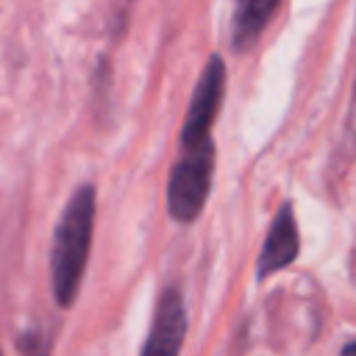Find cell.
<instances>
[{
    "instance_id": "5b68a950",
    "label": "cell",
    "mask_w": 356,
    "mask_h": 356,
    "mask_svg": "<svg viewBox=\"0 0 356 356\" xmlns=\"http://www.w3.org/2000/svg\"><path fill=\"white\" fill-rule=\"evenodd\" d=\"M298 225H295V214H292V206L284 203L270 225V234L264 239V248L259 253V261H256V273L259 278H267L278 270H284L286 264L295 261L298 256Z\"/></svg>"
},
{
    "instance_id": "52a82bcc",
    "label": "cell",
    "mask_w": 356,
    "mask_h": 356,
    "mask_svg": "<svg viewBox=\"0 0 356 356\" xmlns=\"http://www.w3.org/2000/svg\"><path fill=\"white\" fill-rule=\"evenodd\" d=\"M342 350H345V353H356V342H350V345H345Z\"/></svg>"
},
{
    "instance_id": "7a4b0ae2",
    "label": "cell",
    "mask_w": 356,
    "mask_h": 356,
    "mask_svg": "<svg viewBox=\"0 0 356 356\" xmlns=\"http://www.w3.org/2000/svg\"><path fill=\"white\" fill-rule=\"evenodd\" d=\"M214 172V145L203 139L197 145L184 147V156L175 161L167 184V206L178 222H192L209 197Z\"/></svg>"
},
{
    "instance_id": "277c9868",
    "label": "cell",
    "mask_w": 356,
    "mask_h": 356,
    "mask_svg": "<svg viewBox=\"0 0 356 356\" xmlns=\"http://www.w3.org/2000/svg\"><path fill=\"white\" fill-rule=\"evenodd\" d=\"M184 334H186L184 295L175 286H170L159 298L156 317H153V325H150V337L142 345V353L145 356H172V353L181 350Z\"/></svg>"
},
{
    "instance_id": "8992f818",
    "label": "cell",
    "mask_w": 356,
    "mask_h": 356,
    "mask_svg": "<svg viewBox=\"0 0 356 356\" xmlns=\"http://www.w3.org/2000/svg\"><path fill=\"white\" fill-rule=\"evenodd\" d=\"M275 8H278V0H239L236 3L234 31H231L236 50H245L259 39V33L264 31Z\"/></svg>"
},
{
    "instance_id": "3957f363",
    "label": "cell",
    "mask_w": 356,
    "mask_h": 356,
    "mask_svg": "<svg viewBox=\"0 0 356 356\" xmlns=\"http://www.w3.org/2000/svg\"><path fill=\"white\" fill-rule=\"evenodd\" d=\"M222 95H225V64L220 56H211L197 86H195V95H192V103H189V111H186V120L181 128V147L209 139V131H211V122L217 120Z\"/></svg>"
},
{
    "instance_id": "6da1fadb",
    "label": "cell",
    "mask_w": 356,
    "mask_h": 356,
    "mask_svg": "<svg viewBox=\"0 0 356 356\" xmlns=\"http://www.w3.org/2000/svg\"><path fill=\"white\" fill-rule=\"evenodd\" d=\"M92 228H95V186L86 184L70 197L53 236L50 275H53V295L58 306H70L78 295L86 256H89Z\"/></svg>"
}]
</instances>
